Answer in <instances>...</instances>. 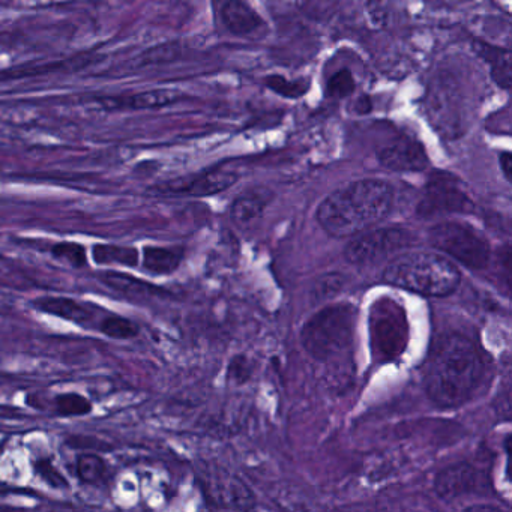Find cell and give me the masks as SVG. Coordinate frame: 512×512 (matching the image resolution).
I'll use <instances>...</instances> for the list:
<instances>
[{"label": "cell", "instance_id": "cell-1", "mask_svg": "<svg viewBox=\"0 0 512 512\" xmlns=\"http://www.w3.org/2000/svg\"><path fill=\"white\" fill-rule=\"evenodd\" d=\"M484 374V356L478 346L461 335H448L427 359L425 391L437 406L458 407L476 394Z\"/></svg>", "mask_w": 512, "mask_h": 512}, {"label": "cell", "instance_id": "cell-2", "mask_svg": "<svg viewBox=\"0 0 512 512\" xmlns=\"http://www.w3.org/2000/svg\"><path fill=\"white\" fill-rule=\"evenodd\" d=\"M394 190L380 179H362L329 194L316 218L320 227L334 238L356 236L388 217Z\"/></svg>", "mask_w": 512, "mask_h": 512}, {"label": "cell", "instance_id": "cell-3", "mask_svg": "<svg viewBox=\"0 0 512 512\" xmlns=\"http://www.w3.org/2000/svg\"><path fill=\"white\" fill-rule=\"evenodd\" d=\"M383 281L418 295L445 298L458 289L461 275L457 266L442 254L407 251L386 265Z\"/></svg>", "mask_w": 512, "mask_h": 512}, {"label": "cell", "instance_id": "cell-4", "mask_svg": "<svg viewBox=\"0 0 512 512\" xmlns=\"http://www.w3.org/2000/svg\"><path fill=\"white\" fill-rule=\"evenodd\" d=\"M353 305L338 304L317 311L301 332L305 352L323 364H332L349 352L355 335Z\"/></svg>", "mask_w": 512, "mask_h": 512}, {"label": "cell", "instance_id": "cell-5", "mask_svg": "<svg viewBox=\"0 0 512 512\" xmlns=\"http://www.w3.org/2000/svg\"><path fill=\"white\" fill-rule=\"evenodd\" d=\"M428 239L440 253L475 271L484 269L490 262V244L470 224L443 221L428 230Z\"/></svg>", "mask_w": 512, "mask_h": 512}, {"label": "cell", "instance_id": "cell-6", "mask_svg": "<svg viewBox=\"0 0 512 512\" xmlns=\"http://www.w3.org/2000/svg\"><path fill=\"white\" fill-rule=\"evenodd\" d=\"M413 241L415 235L412 232L397 227L365 230L349 242L344 256L353 265H368L404 250Z\"/></svg>", "mask_w": 512, "mask_h": 512}, {"label": "cell", "instance_id": "cell-7", "mask_svg": "<svg viewBox=\"0 0 512 512\" xmlns=\"http://www.w3.org/2000/svg\"><path fill=\"white\" fill-rule=\"evenodd\" d=\"M473 209L475 203L460 182L454 176L437 173L425 185L418 214L428 218L440 214H472Z\"/></svg>", "mask_w": 512, "mask_h": 512}, {"label": "cell", "instance_id": "cell-8", "mask_svg": "<svg viewBox=\"0 0 512 512\" xmlns=\"http://www.w3.org/2000/svg\"><path fill=\"white\" fill-rule=\"evenodd\" d=\"M239 176L229 170L214 169L185 178L163 182L152 188L163 197H206L223 193L238 182Z\"/></svg>", "mask_w": 512, "mask_h": 512}, {"label": "cell", "instance_id": "cell-9", "mask_svg": "<svg viewBox=\"0 0 512 512\" xmlns=\"http://www.w3.org/2000/svg\"><path fill=\"white\" fill-rule=\"evenodd\" d=\"M406 316L394 304L376 308L373 317L374 346L383 358H394L406 347Z\"/></svg>", "mask_w": 512, "mask_h": 512}, {"label": "cell", "instance_id": "cell-10", "mask_svg": "<svg viewBox=\"0 0 512 512\" xmlns=\"http://www.w3.org/2000/svg\"><path fill=\"white\" fill-rule=\"evenodd\" d=\"M380 166L392 172H424L428 167V155L421 143L409 137L392 140L377 151Z\"/></svg>", "mask_w": 512, "mask_h": 512}, {"label": "cell", "instance_id": "cell-11", "mask_svg": "<svg viewBox=\"0 0 512 512\" xmlns=\"http://www.w3.org/2000/svg\"><path fill=\"white\" fill-rule=\"evenodd\" d=\"M479 487H481V476L478 470L464 463L446 467L434 481L437 496L445 500L466 496L478 490Z\"/></svg>", "mask_w": 512, "mask_h": 512}, {"label": "cell", "instance_id": "cell-12", "mask_svg": "<svg viewBox=\"0 0 512 512\" xmlns=\"http://www.w3.org/2000/svg\"><path fill=\"white\" fill-rule=\"evenodd\" d=\"M460 98L457 95V89L452 88L451 83H445L439 80L428 95V110L430 116L436 124L440 125L443 131L455 133L451 121H454L455 128H460Z\"/></svg>", "mask_w": 512, "mask_h": 512}, {"label": "cell", "instance_id": "cell-13", "mask_svg": "<svg viewBox=\"0 0 512 512\" xmlns=\"http://www.w3.org/2000/svg\"><path fill=\"white\" fill-rule=\"evenodd\" d=\"M218 16L224 28L236 37H248L265 26L262 17L245 0H221Z\"/></svg>", "mask_w": 512, "mask_h": 512}, {"label": "cell", "instance_id": "cell-14", "mask_svg": "<svg viewBox=\"0 0 512 512\" xmlns=\"http://www.w3.org/2000/svg\"><path fill=\"white\" fill-rule=\"evenodd\" d=\"M181 100V94L173 89H152L139 94L107 97L100 100L107 110H149L161 109Z\"/></svg>", "mask_w": 512, "mask_h": 512}, {"label": "cell", "instance_id": "cell-15", "mask_svg": "<svg viewBox=\"0 0 512 512\" xmlns=\"http://www.w3.org/2000/svg\"><path fill=\"white\" fill-rule=\"evenodd\" d=\"M34 307L52 316L61 317L68 322L77 323V325L86 326L94 320V310L88 308V305L76 301L67 296H43L35 299Z\"/></svg>", "mask_w": 512, "mask_h": 512}, {"label": "cell", "instance_id": "cell-16", "mask_svg": "<svg viewBox=\"0 0 512 512\" xmlns=\"http://www.w3.org/2000/svg\"><path fill=\"white\" fill-rule=\"evenodd\" d=\"M271 200V193L265 188H254L236 197L230 208V217L238 226H250L265 211Z\"/></svg>", "mask_w": 512, "mask_h": 512}, {"label": "cell", "instance_id": "cell-17", "mask_svg": "<svg viewBox=\"0 0 512 512\" xmlns=\"http://www.w3.org/2000/svg\"><path fill=\"white\" fill-rule=\"evenodd\" d=\"M184 260L182 247H154L146 245L143 248V268L154 275H170L181 266Z\"/></svg>", "mask_w": 512, "mask_h": 512}, {"label": "cell", "instance_id": "cell-18", "mask_svg": "<svg viewBox=\"0 0 512 512\" xmlns=\"http://www.w3.org/2000/svg\"><path fill=\"white\" fill-rule=\"evenodd\" d=\"M473 49L484 61H487V64H490L491 79L499 88L508 91L512 85V61L509 50L497 49L484 43L473 44Z\"/></svg>", "mask_w": 512, "mask_h": 512}, {"label": "cell", "instance_id": "cell-19", "mask_svg": "<svg viewBox=\"0 0 512 512\" xmlns=\"http://www.w3.org/2000/svg\"><path fill=\"white\" fill-rule=\"evenodd\" d=\"M92 59L88 55H79L68 61L52 62L41 67L13 68V70L2 71L0 77L4 79H23V77L44 76L50 73H74L83 70L91 64Z\"/></svg>", "mask_w": 512, "mask_h": 512}, {"label": "cell", "instance_id": "cell-20", "mask_svg": "<svg viewBox=\"0 0 512 512\" xmlns=\"http://www.w3.org/2000/svg\"><path fill=\"white\" fill-rule=\"evenodd\" d=\"M92 259L97 265H119L136 268L140 253L134 247H122L116 244H95L92 247Z\"/></svg>", "mask_w": 512, "mask_h": 512}, {"label": "cell", "instance_id": "cell-21", "mask_svg": "<svg viewBox=\"0 0 512 512\" xmlns=\"http://www.w3.org/2000/svg\"><path fill=\"white\" fill-rule=\"evenodd\" d=\"M100 281L110 289L116 290V292L125 296H134V298L158 293L157 287L152 286L148 281L140 280V278L133 277L130 274H122V272H104L100 275Z\"/></svg>", "mask_w": 512, "mask_h": 512}, {"label": "cell", "instance_id": "cell-22", "mask_svg": "<svg viewBox=\"0 0 512 512\" xmlns=\"http://www.w3.org/2000/svg\"><path fill=\"white\" fill-rule=\"evenodd\" d=\"M107 461L97 452H82L76 460V475L83 484H98L106 479Z\"/></svg>", "mask_w": 512, "mask_h": 512}, {"label": "cell", "instance_id": "cell-23", "mask_svg": "<svg viewBox=\"0 0 512 512\" xmlns=\"http://www.w3.org/2000/svg\"><path fill=\"white\" fill-rule=\"evenodd\" d=\"M98 329L101 334L112 338V340H133L140 334V328L136 322L128 317L118 316V314L104 317L98 325Z\"/></svg>", "mask_w": 512, "mask_h": 512}, {"label": "cell", "instance_id": "cell-24", "mask_svg": "<svg viewBox=\"0 0 512 512\" xmlns=\"http://www.w3.org/2000/svg\"><path fill=\"white\" fill-rule=\"evenodd\" d=\"M53 404H55L56 413L62 418L86 416L94 410L92 401L79 392H65V394L56 395Z\"/></svg>", "mask_w": 512, "mask_h": 512}, {"label": "cell", "instance_id": "cell-25", "mask_svg": "<svg viewBox=\"0 0 512 512\" xmlns=\"http://www.w3.org/2000/svg\"><path fill=\"white\" fill-rule=\"evenodd\" d=\"M55 259L64 260L68 265L76 269H83L88 266V253L85 245L79 242L64 241L53 245L50 250Z\"/></svg>", "mask_w": 512, "mask_h": 512}, {"label": "cell", "instance_id": "cell-26", "mask_svg": "<svg viewBox=\"0 0 512 512\" xmlns=\"http://www.w3.org/2000/svg\"><path fill=\"white\" fill-rule=\"evenodd\" d=\"M265 85L275 94L290 100L304 97L310 91V80H287L281 76H271L265 79Z\"/></svg>", "mask_w": 512, "mask_h": 512}, {"label": "cell", "instance_id": "cell-27", "mask_svg": "<svg viewBox=\"0 0 512 512\" xmlns=\"http://www.w3.org/2000/svg\"><path fill=\"white\" fill-rule=\"evenodd\" d=\"M355 88L356 83L353 74L347 68H343L328 80L326 94L334 100H343V98L350 97L355 92Z\"/></svg>", "mask_w": 512, "mask_h": 512}, {"label": "cell", "instance_id": "cell-28", "mask_svg": "<svg viewBox=\"0 0 512 512\" xmlns=\"http://www.w3.org/2000/svg\"><path fill=\"white\" fill-rule=\"evenodd\" d=\"M34 469L37 475L40 476L47 485L55 488V490L70 487V482L67 481L64 473L55 466L52 458H38V460L35 461Z\"/></svg>", "mask_w": 512, "mask_h": 512}, {"label": "cell", "instance_id": "cell-29", "mask_svg": "<svg viewBox=\"0 0 512 512\" xmlns=\"http://www.w3.org/2000/svg\"><path fill=\"white\" fill-rule=\"evenodd\" d=\"M343 286V275L332 272V274H326L319 278V281L314 284L311 296L316 302L325 301V299L334 298L337 293H340Z\"/></svg>", "mask_w": 512, "mask_h": 512}, {"label": "cell", "instance_id": "cell-30", "mask_svg": "<svg viewBox=\"0 0 512 512\" xmlns=\"http://www.w3.org/2000/svg\"><path fill=\"white\" fill-rule=\"evenodd\" d=\"M500 169H502L503 176L506 181L511 182L512 179V155L511 152H502L499 155Z\"/></svg>", "mask_w": 512, "mask_h": 512}, {"label": "cell", "instance_id": "cell-31", "mask_svg": "<svg viewBox=\"0 0 512 512\" xmlns=\"http://www.w3.org/2000/svg\"><path fill=\"white\" fill-rule=\"evenodd\" d=\"M356 110L362 113L371 112L370 100H368L367 97H362L361 100L358 101V104H356Z\"/></svg>", "mask_w": 512, "mask_h": 512}, {"label": "cell", "instance_id": "cell-32", "mask_svg": "<svg viewBox=\"0 0 512 512\" xmlns=\"http://www.w3.org/2000/svg\"><path fill=\"white\" fill-rule=\"evenodd\" d=\"M4 493V490H0V494Z\"/></svg>", "mask_w": 512, "mask_h": 512}]
</instances>
